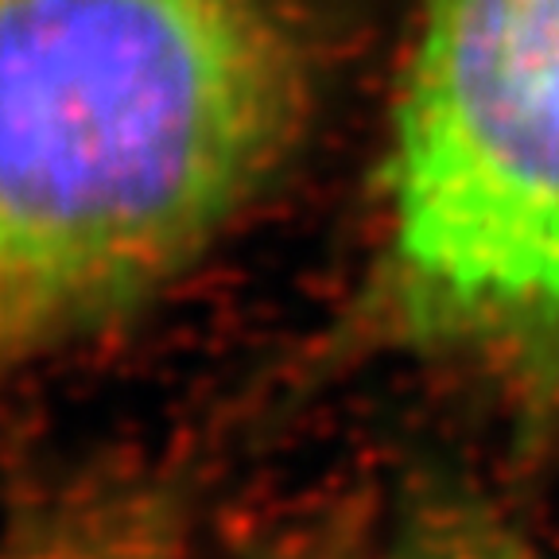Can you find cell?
<instances>
[{"label":"cell","mask_w":559,"mask_h":559,"mask_svg":"<svg viewBox=\"0 0 559 559\" xmlns=\"http://www.w3.org/2000/svg\"><path fill=\"white\" fill-rule=\"evenodd\" d=\"M311 90L304 0H0V384L183 276Z\"/></svg>","instance_id":"1"},{"label":"cell","mask_w":559,"mask_h":559,"mask_svg":"<svg viewBox=\"0 0 559 559\" xmlns=\"http://www.w3.org/2000/svg\"><path fill=\"white\" fill-rule=\"evenodd\" d=\"M377 183V319L559 389V0H416Z\"/></svg>","instance_id":"2"},{"label":"cell","mask_w":559,"mask_h":559,"mask_svg":"<svg viewBox=\"0 0 559 559\" xmlns=\"http://www.w3.org/2000/svg\"><path fill=\"white\" fill-rule=\"evenodd\" d=\"M179 474L140 459L79 466L4 509L0 559H183Z\"/></svg>","instance_id":"3"},{"label":"cell","mask_w":559,"mask_h":559,"mask_svg":"<svg viewBox=\"0 0 559 559\" xmlns=\"http://www.w3.org/2000/svg\"><path fill=\"white\" fill-rule=\"evenodd\" d=\"M428 559H548L513 536L501 524L478 521V516H451L439 521L428 544Z\"/></svg>","instance_id":"4"}]
</instances>
